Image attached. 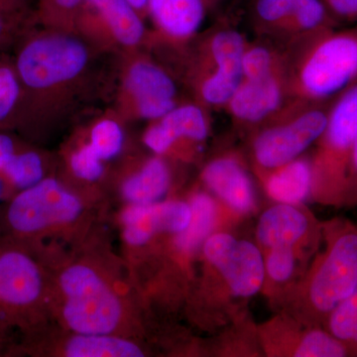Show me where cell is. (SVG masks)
Masks as SVG:
<instances>
[{
  "instance_id": "7a4b0ae2",
  "label": "cell",
  "mask_w": 357,
  "mask_h": 357,
  "mask_svg": "<svg viewBox=\"0 0 357 357\" xmlns=\"http://www.w3.org/2000/svg\"><path fill=\"white\" fill-rule=\"evenodd\" d=\"M70 31L51 29L22 35L14 66L22 89L16 128L27 131L38 121L47 96L76 81L89 64L86 43Z\"/></svg>"
},
{
  "instance_id": "484cf974",
  "label": "cell",
  "mask_w": 357,
  "mask_h": 357,
  "mask_svg": "<svg viewBox=\"0 0 357 357\" xmlns=\"http://www.w3.org/2000/svg\"><path fill=\"white\" fill-rule=\"evenodd\" d=\"M295 357L351 356L347 345L325 326H306L292 352Z\"/></svg>"
},
{
  "instance_id": "4316f807",
  "label": "cell",
  "mask_w": 357,
  "mask_h": 357,
  "mask_svg": "<svg viewBox=\"0 0 357 357\" xmlns=\"http://www.w3.org/2000/svg\"><path fill=\"white\" fill-rule=\"evenodd\" d=\"M324 326L347 345L351 356H357V285L331 312Z\"/></svg>"
},
{
  "instance_id": "4dcf8cb0",
  "label": "cell",
  "mask_w": 357,
  "mask_h": 357,
  "mask_svg": "<svg viewBox=\"0 0 357 357\" xmlns=\"http://www.w3.org/2000/svg\"><path fill=\"white\" fill-rule=\"evenodd\" d=\"M70 166L77 178L86 182H95L103 174V160L89 143L70 155Z\"/></svg>"
},
{
  "instance_id": "44dd1931",
  "label": "cell",
  "mask_w": 357,
  "mask_h": 357,
  "mask_svg": "<svg viewBox=\"0 0 357 357\" xmlns=\"http://www.w3.org/2000/svg\"><path fill=\"white\" fill-rule=\"evenodd\" d=\"M192 217L184 231L175 237V245L182 252L190 253L203 245L213 234L218 222V206L210 195L197 192L190 199Z\"/></svg>"
},
{
  "instance_id": "d6986e66",
  "label": "cell",
  "mask_w": 357,
  "mask_h": 357,
  "mask_svg": "<svg viewBox=\"0 0 357 357\" xmlns=\"http://www.w3.org/2000/svg\"><path fill=\"white\" fill-rule=\"evenodd\" d=\"M171 173L165 160L159 155L147 160L139 170L129 176L121 187V192L129 204L158 203L168 192Z\"/></svg>"
},
{
  "instance_id": "74e56055",
  "label": "cell",
  "mask_w": 357,
  "mask_h": 357,
  "mask_svg": "<svg viewBox=\"0 0 357 357\" xmlns=\"http://www.w3.org/2000/svg\"><path fill=\"white\" fill-rule=\"evenodd\" d=\"M6 321H4L3 316H2L1 311H0V333L3 332L4 328L6 326Z\"/></svg>"
},
{
  "instance_id": "f546056e",
  "label": "cell",
  "mask_w": 357,
  "mask_h": 357,
  "mask_svg": "<svg viewBox=\"0 0 357 357\" xmlns=\"http://www.w3.org/2000/svg\"><path fill=\"white\" fill-rule=\"evenodd\" d=\"M89 144L103 161L114 158L123 148V129L114 119H103L91 128Z\"/></svg>"
},
{
  "instance_id": "4fadbf2b",
  "label": "cell",
  "mask_w": 357,
  "mask_h": 357,
  "mask_svg": "<svg viewBox=\"0 0 357 357\" xmlns=\"http://www.w3.org/2000/svg\"><path fill=\"white\" fill-rule=\"evenodd\" d=\"M124 89L141 119L158 121L178 105L174 77L161 66L141 59L128 68Z\"/></svg>"
},
{
  "instance_id": "5bb4252c",
  "label": "cell",
  "mask_w": 357,
  "mask_h": 357,
  "mask_svg": "<svg viewBox=\"0 0 357 357\" xmlns=\"http://www.w3.org/2000/svg\"><path fill=\"white\" fill-rule=\"evenodd\" d=\"M206 107L198 102L178 103L171 112L155 121L143 141L153 153L162 156L181 141L202 143L210 134V119Z\"/></svg>"
},
{
  "instance_id": "ac0fdd59",
  "label": "cell",
  "mask_w": 357,
  "mask_h": 357,
  "mask_svg": "<svg viewBox=\"0 0 357 357\" xmlns=\"http://www.w3.org/2000/svg\"><path fill=\"white\" fill-rule=\"evenodd\" d=\"M259 176L268 197L278 204L300 206L312 197V171L309 157L301 156Z\"/></svg>"
},
{
  "instance_id": "836d02e7",
  "label": "cell",
  "mask_w": 357,
  "mask_h": 357,
  "mask_svg": "<svg viewBox=\"0 0 357 357\" xmlns=\"http://www.w3.org/2000/svg\"><path fill=\"white\" fill-rule=\"evenodd\" d=\"M333 20L340 25L357 22V0H323Z\"/></svg>"
},
{
  "instance_id": "d590c367",
  "label": "cell",
  "mask_w": 357,
  "mask_h": 357,
  "mask_svg": "<svg viewBox=\"0 0 357 357\" xmlns=\"http://www.w3.org/2000/svg\"><path fill=\"white\" fill-rule=\"evenodd\" d=\"M17 149L16 141L6 131H0V175L6 170Z\"/></svg>"
},
{
  "instance_id": "1f68e13d",
  "label": "cell",
  "mask_w": 357,
  "mask_h": 357,
  "mask_svg": "<svg viewBox=\"0 0 357 357\" xmlns=\"http://www.w3.org/2000/svg\"><path fill=\"white\" fill-rule=\"evenodd\" d=\"M36 9L37 0H0V14L24 24L37 20Z\"/></svg>"
},
{
  "instance_id": "3957f363",
  "label": "cell",
  "mask_w": 357,
  "mask_h": 357,
  "mask_svg": "<svg viewBox=\"0 0 357 357\" xmlns=\"http://www.w3.org/2000/svg\"><path fill=\"white\" fill-rule=\"evenodd\" d=\"M321 241L292 301V317L310 326H324L357 285V225L344 218L321 223Z\"/></svg>"
},
{
  "instance_id": "e575fe53",
  "label": "cell",
  "mask_w": 357,
  "mask_h": 357,
  "mask_svg": "<svg viewBox=\"0 0 357 357\" xmlns=\"http://www.w3.org/2000/svg\"><path fill=\"white\" fill-rule=\"evenodd\" d=\"M344 206H357V140L352 152L349 173H347V191Z\"/></svg>"
},
{
  "instance_id": "5b68a950",
  "label": "cell",
  "mask_w": 357,
  "mask_h": 357,
  "mask_svg": "<svg viewBox=\"0 0 357 357\" xmlns=\"http://www.w3.org/2000/svg\"><path fill=\"white\" fill-rule=\"evenodd\" d=\"M332 102H289L253 129L251 156L258 175L299 158L323 133Z\"/></svg>"
},
{
  "instance_id": "8fae6325",
  "label": "cell",
  "mask_w": 357,
  "mask_h": 357,
  "mask_svg": "<svg viewBox=\"0 0 357 357\" xmlns=\"http://www.w3.org/2000/svg\"><path fill=\"white\" fill-rule=\"evenodd\" d=\"M258 248L319 249L321 223L306 210L294 204H277L263 213L256 229Z\"/></svg>"
},
{
  "instance_id": "e0dca14e",
  "label": "cell",
  "mask_w": 357,
  "mask_h": 357,
  "mask_svg": "<svg viewBox=\"0 0 357 357\" xmlns=\"http://www.w3.org/2000/svg\"><path fill=\"white\" fill-rule=\"evenodd\" d=\"M220 0H149L148 16L173 44L184 45L198 35L206 15Z\"/></svg>"
},
{
  "instance_id": "d4e9b609",
  "label": "cell",
  "mask_w": 357,
  "mask_h": 357,
  "mask_svg": "<svg viewBox=\"0 0 357 357\" xmlns=\"http://www.w3.org/2000/svg\"><path fill=\"white\" fill-rule=\"evenodd\" d=\"M45 178L43 159L38 152L17 149L6 170L0 175L2 183L22 191Z\"/></svg>"
},
{
  "instance_id": "83f0119b",
  "label": "cell",
  "mask_w": 357,
  "mask_h": 357,
  "mask_svg": "<svg viewBox=\"0 0 357 357\" xmlns=\"http://www.w3.org/2000/svg\"><path fill=\"white\" fill-rule=\"evenodd\" d=\"M262 253L264 258V284L272 289L286 287L297 274L299 260L302 259L301 251L278 248L268 249Z\"/></svg>"
},
{
  "instance_id": "7c38bea8",
  "label": "cell",
  "mask_w": 357,
  "mask_h": 357,
  "mask_svg": "<svg viewBox=\"0 0 357 357\" xmlns=\"http://www.w3.org/2000/svg\"><path fill=\"white\" fill-rule=\"evenodd\" d=\"M289 103L285 74L241 79L225 105L232 121L251 131L275 116Z\"/></svg>"
},
{
  "instance_id": "f1b7e54d",
  "label": "cell",
  "mask_w": 357,
  "mask_h": 357,
  "mask_svg": "<svg viewBox=\"0 0 357 357\" xmlns=\"http://www.w3.org/2000/svg\"><path fill=\"white\" fill-rule=\"evenodd\" d=\"M84 0H37L36 17L47 28L74 31Z\"/></svg>"
},
{
  "instance_id": "9a60e30c",
  "label": "cell",
  "mask_w": 357,
  "mask_h": 357,
  "mask_svg": "<svg viewBox=\"0 0 357 357\" xmlns=\"http://www.w3.org/2000/svg\"><path fill=\"white\" fill-rule=\"evenodd\" d=\"M77 28L107 32L126 48L138 46L145 37L143 17L128 0H84Z\"/></svg>"
},
{
  "instance_id": "603a6c76",
  "label": "cell",
  "mask_w": 357,
  "mask_h": 357,
  "mask_svg": "<svg viewBox=\"0 0 357 357\" xmlns=\"http://www.w3.org/2000/svg\"><path fill=\"white\" fill-rule=\"evenodd\" d=\"M124 241L132 246L145 245L156 234L164 232L160 203L129 204L122 211Z\"/></svg>"
},
{
  "instance_id": "cb8c5ba5",
  "label": "cell",
  "mask_w": 357,
  "mask_h": 357,
  "mask_svg": "<svg viewBox=\"0 0 357 357\" xmlns=\"http://www.w3.org/2000/svg\"><path fill=\"white\" fill-rule=\"evenodd\" d=\"M22 89L13 58L0 54V131L16 128Z\"/></svg>"
},
{
  "instance_id": "2e32d148",
  "label": "cell",
  "mask_w": 357,
  "mask_h": 357,
  "mask_svg": "<svg viewBox=\"0 0 357 357\" xmlns=\"http://www.w3.org/2000/svg\"><path fill=\"white\" fill-rule=\"evenodd\" d=\"M202 180L230 210L241 215H248L255 210V185L236 155H222L211 160L202 172Z\"/></svg>"
},
{
  "instance_id": "277c9868",
  "label": "cell",
  "mask_w": 357,
  "mask_h": 357,
  "mask_svg": "<svg viewBox=\"0 0 357 357\" xmlns=\"http://www.w3.org/2000/svg\"><path fill=\"white\" fill-rule=\"evenodd\" d=\"M357 140V81L333 100L311 157L312 197L326 206H342L347 173Z\"/></svg>"
},
{
  "instance_id": "f35d334b",
  "label": "cell",
  "mask_w": 357,
  "mask_h": 357,
  "mask_svg": "<svg viewBox=\"0 0 357 357\" xmlns=\"http://www.w3.org/2000/svg\"><path fill=\"white\" fill-rule=\"evenodd\" d=\"M1 191H2V182H1V180H0V195H1Z\"/></svg>"
},
{
  "instance_id": "ba28073f",
  "label": "cell",
  "mask_w": 357,
  "mask_h": 357,
  "mask_svg": "<svg viewBox=\"0 0 357 357\" xmlns=\"http://www.w3.org/2000/svg\"><path fill=\"white\" fill-rule=\"evenodd\" d=\"M83 211L79 197L53 178L22 190L7 206L4 222L13 241H31L74 222Z\"/></svg>"
},
{
  "instance_id": "6da1fadb",
  "label": "cell",
  "mask_w": 357,
  "mask_h": 357,
  "mask_svg": "<svg viewBox=\"0 0 357 357\" xmlns=\"http://www.w3.org/2000/svg\"><path fill=\"white\" fill-rule=\"evenodd\" d=\"M282 47L289 102H332L357 81V27L323 28Z\"/></svg>"
},
{
  "instance_id": "9c48e42d",
  "label": "cell",
  "mask_w": 357,
  "mask_h": 357,
  "mask_svg": "<svg viewBox=\"0 0 357 357\" xmlns=\"http://www.w3.org/2000/svg\"><path fill=\"white\" fill-rule=\"evenodd\" d=\"M43 296V273L29 251L14 241L0 246V311L7 326H31Z\"/></svg>"
},
{
  "instance_id": "8d00e7d4",
  "label": "cell",
  "mask_w": 357,
  "mask_h": 357,
  "mask_svg": "<svg viewBox=\"0 0 357 357\" xmlns=\"http://www.w3.org/2000/svg\"><path fill=\"white\" fill-rule=\"evenodd\" d=\"M128 1L142 17L148 15V3H149V0H128Z\"/></svg>"
},
{
  "instance_id": "8992f818",
  "label": "cell",
  "mask_w": 357,
  "mask_h": 357,
  "mask_svg": "<svg viewBox=\"0 0 357 357\" xmlns=\"http://www.w3.org/2000/svg\"><path fill=\"white\" fill-rule=\"evenodd\" d=\"M248 40L229 23L211 28L201 39L191 66L197 102L208 109H225L243 77Z\"/></svg>"
},
{
  "instance_id": "30bf717a",
  "label": "cell",
  "mask_w": 357,
  "mask_h": 357,
  "mask_svg": "<svg viewBox=\"0 0 357 357\" xmlns=\"http://www.w3.org/2000/svg\"><path fill=\"white\" fill-rule=\"evenodd\" d=\"M203 252L234 297H253L264 287V258L255 243L217 232L206 239Z\"/></svg>"
},
{
  "instance_id": "ffe728a7",
  "label": "cell",
  "mask_w": 357,
  "mask_h": 357,
  "mask_svg": "<svg viewBox=\"0 0 357 357\" xmlns=\"http://www.w3.org/2000/svg\"><path fill=\"white\" fill-rule=\"evenodd\" d=\"M69 357H140L139 345L115 333H75L62 351Z\"/></svg>"
},
{
  "instance_id": "52a82bcc",
  "label": "cell",
  "mask_w": 357,
  "mask_h": 357,
  "mask_svg": "<svg viewBox=\"0 0 357 357\" xmlns=\"http://www.w3.org/2000/svg\"><path fill=\"white\" fill-rule=\"evenodd\" d=\"M64 324L75 333H115L123 319L117 294L93 266L76 263L59 278Z\"/></svg>"
},
{
  "instance_id": "d6a6232c",
  "label": "cell",
  "mask_w": 357,
  "mask_h": 357,
  "mask_svg": "<svg viewBox=\"0 0 357 357\" xmlns=\"http://www.w3.org/2000/svg\"><path fill=\"white\" fill-rule=\"evenodd\" d=\"M31 28V25L18 22L0 14V54L17 44L22 35Z\"/></svg>"
},
{
  "instance_id": "7402d4cb",
  "label": "cell",
  "mask_w": 357,
  "mask_h": 357,
  "mask_svg": "<svg viewBox=\"0 0 357 357\" xmlns=\"http://www.w3.org/2000/svg\"><path fill=\"white\" fill-rule=\"evenodd\" d=\"M302 0H255L253 27L261 38L281 44Z\"/></svg>"
}]
</instances>
